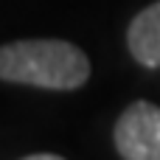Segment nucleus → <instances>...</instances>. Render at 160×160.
<instances>
[{
  "label": "nucleus",
  "mask_w": 160,
  "mask_h": 160,
  "mask_svg": "<svg viewBox=\"0 0 160 160\" xmlns=\"http://www.w3.org/2000/svg\"><path fill=\"white\" fill-rule=\"evenodd\" d=\"M115 149L124 160H160V107L129 104L115 124Z\"/></svg>",
  "instance_id": "obj_2"
},
{
  "label": "nucleus",
  "mask_w": 160,
  "mask_h": 160,
  "mask_svg": "<svg viewBox=\"0 0 160 160\" xmlns=\"http://www.w3.org/2000/svg\"><path fill=\"white\" fill-rule=\"evenodd\" d=\"M22 160H65L59 155H31V158H22Z\"/></svg>",
  "instance_id": "obj_4"
},
{
  "label": "nucleus",
  "mask_w": 160,
  "mask_h": 160,
  "mask_svg": "<svg viewBox=\"0 0 160 160\" xmlns=\"http://www.w3.org/2000/svg\"><path fill=\"white\" fill-rule=\"evenodd\" d=\"M127 45H129V53L141 65L160 68V0L146 6L132 20L127 31Z\"/></svg>",
  "instance_id": "obj_3"
},
{
  "label": "nucleus",
  "mask_w": 160,
  "mask_h": 160,
  "mask_svg": "<svg viewBox=\"0 0 160 160\" xmlns=\"http://www.w3.org/2000/svg\"><path fill=\"white\" fill-rule=\"evenodd\" d=\"M0 79L45 90H76L90 79V59L65 39H20L3 45Z\"/></svg>",
  "instance_id": "obj_1"
}]
</instances>
